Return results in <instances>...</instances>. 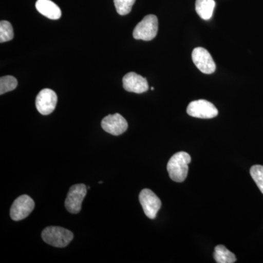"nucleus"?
<instances>
[{
    "mask_svg": "<svg viewBox=\"0 0 263 263\" xmlns=\"http://www.w3.org/2000/svg\"><path fill=\"white\" fill-rule=\"evenodd\" d=\"M191 157L185 152L175 154L167 164L170 178L176 182H183L187 177L188 164L191 162Z\"/></svg>",
    "mask_w": 263,
    "mask_h": 263,
    "instance_id": "f257e3e1",
    "label": "nucleus"
},
{
    "mask_svg": "<svg viewBox=\"0 0 263 263\" xmlns=\"http://www.w3.org/2000/svg\"><path fill=\"white\" fill-rule=\"evenodd\" d=\"M73 237L72 232L60 227H47L42 233L43 240L46 243L58 248L67 247Z\"/></svg>",
    "mask_w": 263,
    "mask_h": 263,
    "instance_id": "f03ea898",
    "label": "nucleus"
},
{
    "mask_svg": "<svg viewBox=\"0 0 263 263\" xmlns=\"http://www.w3.org/2000/svg\"><path fill=\"white\" fill-rule=\"evenodd\" d=\"M158 32V19L155 15H148L137 24L133 31V37L136 40L149 41L157 36Z\"/></svg>",
    "mask_w": 263,
    "mask_h": 263,
    "instance_id": "7ed1b4c3",
    "label": "nucleus"
},
{
    "mask_svg": "<svg viewBox=\"0 0 263 263\" xmlns=\"http://www.w3.org/2000/svg\"><path fill=\"white\" fill-rule=\"evenodd\" d=\"M87 193V189L84 183L71 186L65 200V208L70 214H79L81 210L83 200Z\"/></svg>",
    "mask_w": 263,
    "mask_h": 263,
    "instance_id": "20e7f679",
    "label": "nucleus"
},
{
    "mask_svg": "<svg viewBox=\"0 0 263 263\" xmlns=\"http://www.w3.org/2000/svg\"><path fill=\"white\" fill-rule=\"evenodd\" d=\"M139 200L147 217L155 219L162 206L160 199L149 189H144L140 193Z\"/></svg>",
    "mask_w": 263,
    "mask_h": 263,
    "instance_id": "39448f33",
    "label": "nucleus"
},
{
    "mask_svg": "<svg viewBox=\"0 0 263 263\" xmlns=\"http://www.w3.org/2000/svg\"><path fill=\"white\" fill-rule=\"evenodd\" d=\"M186 112L191 117L199 119H213L218 115L214 104L205 100H195L189 104Z\"/></svg>",
    "mask_w": 263,
    "mask_h": 263,
    "instance_id": "423d86ee",
    "label": "nucleus"
},
{
    "mask_svg": "<svg viewBox=\"0 0 263 263\" xmlns=\"http://www.w3.org/2000/svg\"><path fill=\"white\" fill-rule=\"evenodd\" d=\"M34 209V200L29 195H22L13 202L10 209V217L13 221L23 220L32 212Z\"/></svg>",
    "mask_w": 263,
    "mask_h": 263,
    "instance_id": "0eeeda50",
    "label": "nucleus"
},
{
    "mask_svg": "<svg viewBox=\"0 0 263 263\" xmlns=\"http://www.w3.org/2000/svg\"><path fill=\"white\" fill-rule=\"evenodd\" d=\"M192 58L195 66L202 73L212 74L215 72L216 64L212 55L205 48H195L192 53Z\"/></svg>",
    "mask_w": 263,
    "mask_h": 263,
    "instance_id": "6e6552de",
    "label": "nucleus"
},
{
    "mask_svg": "<svg viewBox=\"0 0 263 263\" xmlns=\"http://www.w3.org/2000/svg\"><path fill=\"white\" fill-rule=\"evenodd\" d=\"M57 95L53 90L44 89L40 91L36 98V108L42 115H49L56 108Z\"/></svg>",
    "mask_w": 263,
    "mask_h": 263,
    "instance_id": "1a4fd4ad",
    "label": "nucleus"
},
{
    "mask_svg": "<svg viewBox=\"0 0 263 263\" xmlns=\"http://www.w3.org/2000/svg\"><path fill=\"white\" fill-rule=\"evenodd\" d=\"M101 126L104 130L115 136L123 134L128 128L127 121L119 114H112L104 118Z\"/></svg>",
    "mask_w": 263,
    "mask_h": 263,
    "instance_id": "9d476101",
    "label": "nucleus"
},
{
    "mask_svg": "<svg viewBox=\"0 0 263 263\" xmlns=\"http://www.w3.org/2000/svg\"><path fill=\"white\" fill-rule=\"evenodd\" d=\"M123 87L129 92L142 94L148 91V81L143 76L134 72H130L123 78Z\"/></svg>",
    "mask_w": 263,
    "mask_h": 263,
    "instance_id": "9b49d317",
    "label": "nucleus"
},
{
    "mask_svg": "<svg viewBox=\"0 0 263 263\" xmlns=\"http://www.w3.org/2000/svg\"><path fill=\"white\" fill-rule=\"evenodd\" d=\"M35 6L40 13L51 20H57L62 16L61 10L51 0H37Z\"/></svg>",
    "mask_w": 263,
    "mask_h": 263,
    "instance_id": "f8f14e48",
    "label": "nucleus"
},
{
    "mask_svg": "<svg viewBox=\"0 0 263 263\" xmlns=\"http://www.w3.org/2000/svg\"><path fill=\"white\" fill-rule=\"evenodd\" d=\"M215 5L214 0H196L195 10L200 18L209 20L212 17Z\"/></svg>",
    "mask_w": 263,
    "mask_h": 263,
    "instance_id": "ddd939ff",
    "label": "nucleus"
},
{
    "mask_svg": "<svg viewBox=\"0 0 263 263\" xmlns=\"http://www.w3.org/2000/svg\"><path fill=\"white\" fill-rule=\"evenodd\" d=\"M214 258L217 263H233L237 260L235 254L223 245L216 246L214 249Z\"/></svg>",
    "mask_w": 263,
    "mask_h": 263,
    "instance_id": "4468645a",
    "label": "nucleus"
},
{
    "mask_svg": "<svg viewBox=\"0 0 263 263\" xmlns=\"http://www.w3.org/2000/svg\"><path fill=\"white\" fill-rule=\"evenodd\" d=\"M18 86V81L11 76H4L0 79V94L3 95L13 91Z\"/></svg>",
    "mask_w": 263,
    "mask_h": 263,
    "instance_id": "2eb2a0df",
    "label": "nucleus"
},
{
    "mask_svg": "<svg viewBox=\"0 0 263 263\" xmlns=\"http://www.w3.org/2000/svg\"><path fill=\"white\" fill-rule=\"evenodd\" d=\"M14 37L13 27L9 22L1 21L0 22V43L11 41Z\"/></svg>",
    "mask_w": 263,
    "mask_h": 263,
    "instance_id": "dca6fc26",
    "label": "nucleus"
},
{
    "mask_svg": "<svg viewBox=\"0 0 263 263\" xmlns=\"http://www.w3.org/2000/svg\"><path fill=\"white\" fill-rule=\"evenodd\" d=\"M117 13L121 15H125L130 13L136 0H114Z\"/></svg>",
    "mask_w": 263,
    "mask_h": 263,
    "instance_id": "f3484780",
    "label": "nucleus"
},
{
    "mask_svg": "<svg viewBox=\"0 0 263 263\" xmlns=\"http://www.w3.org/2000/svg\"><path fill=\"white\" fill-rule=\"evenodd\" d=\"M250 174L261 193L263 194V166L259 164L252 166L250 169Z\"/></svg>",
    "mask_w": 263,
    "mask_h": 263,
    "instance_id": "a211bd4d",
    "label": "nucleus"
},
{
    "mask_svg": "<svg viewBox=\"0 0 263 263\" xmlns=\"http://www.w3.org/2000/svg\"><path fill=\"white\" fill-rule=\"evenodd\" d=\"M103 183V181H100V182H99V183Z\"/></svg>",
    "mask_w": 263,
    "mask_h": 263,
    "instance_id": "6ab92c4d",
    "label": "nucleus"
}]
</instances>
